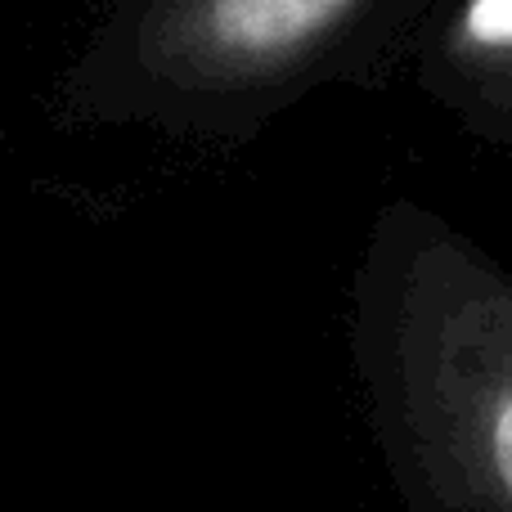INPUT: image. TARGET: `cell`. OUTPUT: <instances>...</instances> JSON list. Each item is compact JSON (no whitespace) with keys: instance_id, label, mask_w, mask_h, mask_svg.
I'll return each mask as SVG.
<instances>
[{"instance_id":"1","label":"cell","mask_w":512,"mask_h":512,"mask_svg":"<svg viewBox=\"0 0 512 512\" xmlns=\"http://www.w3.org/2000/svg\"><path fill=\"white\" fill-rule=\"evenodd\" d=\"M351 5L355 0H207V36L239 59H279Z\"/></svg>"},{"instance_id":"2","label":"cell","mask_w":512,"mask_h":512,"mask_svg":"<svg viewBox=\"0 0 512 512\" xmlns=\"http://www.w3.org/2000/svg\"><path fill=\"white\" fill-rule=\"evenodd\" d=\"M468 32L486 45H508L512 50V0H472Z\"/></svg>"}]
</instances>
